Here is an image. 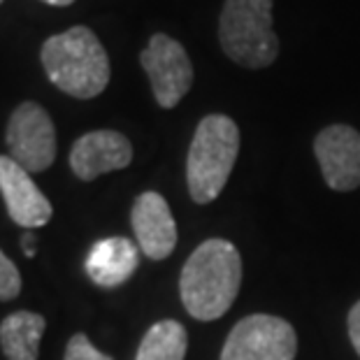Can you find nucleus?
Instances as JSON below:
<instances>
[{
    "mask_svg": "<svg viewBox=\"0 0 360 360\" xmlns=\"http://www.w3.org/2000/svg\"><path fill=\"white\" fill-rule=\"evenodd\" d=\"M10 158L26 172H44L56 160V128L42 105L24 101L12 112L5 128Z\"/></svg>",
    "mask_w": 360,
    "mask_h": 360,
    "instance_id": "6",
    "label": "nucleus"
},
{
    "mask_svg": "<svg viewBox=\"0 0 360 360\" xmlns=\"http://www.w3.org/2000/svg\"><path fill=\"white\" fill-rule=\"evenodd\" d=\"M221 49L237 65L260 70L279 56L272 28V0H226L219 17Z\"/></svg>",
    "mask_w": 360,
    "mask_h": 360,
    "instance_id": "4",
    "label": "nucleus"
},
{
    "mask_svg": "<svg viewBox=\"0 0 360 360\" xmlns=\"http://www.w3.org/2000/svg\"><path fill=\"white\" fill-rule=\"evenodd\" d=\"M140 63L147 72L151 94L163 110H172L193 86V63L186 49L165 33L151 35L140 53Z\"/></svg>",
    "mask_w": 360,
    "mask_h": 360,
    "instance_id": "7",
    "label": "nucleus"
},
{
    "mask_svg": "<svg viewBox=\"0 0 360 360\" xmlns=\"http://www.w3.org/2000/svg\"><path fill=\"white\" fill-rule=\"evenodd\" d=\"M40 60L53 86L79 101L101 96L110 84L112 70L107 51L86 26H72L51 35L42 44Z\"/></svg>",
    "mask_w": 360,
    "mask_h": 360,
    "instance_id": "2",
    "label": "nucleus"
},
{
    "mask_svg": "<svg viewBox=\"0 0 360 360\" xmlns=\"http://www.w3.org/2000/svg\"><path fill=\"white\" fill-rule=\"evenodd\" d=\"M130 224L140 249L151 260H165L177 247V224L170 205L156 191H147L137 198L130 212Z\"/></svg>",
    "mask_w": 360,
    "mask_h": 360,
    "instance_id": "11",
    "label": "nucleus"
},
{
    "mask_svg": "<svg viewBox=\"0 0 360 360\" xmlns=\"http://www.w3.org/2000/svg\"><path fill=\"white\" fill-rule=\"evenodd\" d=\"M295 328L279 316L251 314L237 323L221 349V360H295Z\"/></svg>",
    "mask_w": 360,
    "mask_h": 360,
    "instance_id": "5",
    "label": "nucleus"
},
{
    "mask_svg": "<svg viewBox=\"0 0 360 360\" xmlns=\"http://www.w3.org/2000/svg\"><path fill=\"white\" fill-rule=\"evenodd\" d=\"M63 360H114V358L103 354V351H98L84 333H77L68 342Z\"/></svg>",
    "mask_w": 360,
    "mask_h": 360,
    "instance_id": "16",
    "label": "nucleus"
},
{
    "mask_svg": "<svg viewBox=\"0 0 360 360\" xmlns=\"http://www.w3.org/2000/svg\"><path fill=\"white\" fill-rule=\"evenodd\" d=\"M314 154L333 191L349 193L360 186V133L356 128L347 124L323 128L314 140Z\"/></svg>",
    "mask_w": 360,
    "mask_h": 360,
    "instance_id": "8",
    "label": "nucleus"
},
{
    "mask_svg": "<svg viewBox=\"0 0 360 360\" xmlns=\"http://www.w3.org/2000/svg\"><path fill=\"white\" fill-rule=\"evenodd\" d=\"M21 244H24V249H26V256H28V258H33V256H35V249H33V233H26V235H24V240H21Z\"/></svg>",
    "mask_w": 360,
    "mask_h": 360,
    "instance_id": "18",
    "label": "nucleus"
},
{
    "mask_svg": "<svg viewBox=\"0 0 360 360\" xmlns=\"http://www.w3.org/2000/svg\"><path fill=\"white\" fill-rule=\"evenodd\" d=\"M21 293L19 267L0 251V302H10Z\"/></svg>",
    "mask_w": 360,
    "mask_h": 360,
    "instance_id": "15",
    "label": "nucleus"
},
{
    "mask_svg": "<svg viewBox=\"0 0 360 360\" xmlns=\"http://www.w3.org/2000/svg\"><path fill=\"white\" fill-rule=\"evenodd\" d=\"M242 283V256L228 240H207L184 263L179 295L198 321H217L231 309Z\"/></svg>",
    "mask_w": 360,
    "mask_h": 360,
    "instance_id": "1",
    "label": "nucleus"
},
{
    "mask_svg": "<svg viewBox=\"0 0 360 360\" xmlns=\"http://www.w3.org/2000/svg\"><path fill=\"white\" fill-rule=\"evenodd\" d=\"M42 3H47L51 7H68V5H72L75 0H42Z\"/></svg>",
    "mask_w": 360,
    "mask_h": 360,
    "instance_id": "19",
    "label": "nucleus"
},
{
    "mask_svg": "<svg viewBox=\"0 0 360 360\" xmlns=\"http://www.w3.org/2000/svg\"><path fill=\"white\" fill-rule=\"evenodd\" d=\"M0 3H3V0H0Z\"/></svg>",
    "mask_w": 360,
    "mask_h": 360,
    "instance_id": "20",
    "label": "nucleus"
},
{
    "mask_svg": "<svg viewBox=\"0 0 360 360\" xmlns=\"http://www.w3.org/2000/svg\"><path fill=\"white\" fill-rule=\"evenodd\" d=\"M140 267V254L135 242L128 237H107L94 244L86 256L89 279L103 288H114L126 283Z\"/></svg>",
    "mask_w": 360,
    "mask_h": 360,
    "instance_id": "12",
    "label": "nucleus"
},
{
    "mask_svg": "<svg viewBox=\"0 0 360 360\" xmlns=\"http://www.w3.org/2000/svg\"><path fill=\"white\" fill-rule=\"evenodd\" d=\"M47 328L42 314L35 311H12L0 321V349L7 360H37L40 342Z\"/></svg>",
    "mask_w": 360,
    "mask_h": 360,
    "instance_id": "13",
    "label": "nucleus"
},
{
    "mask_svg": "<svg viewBox=\"0 0 360 360\" xmlns=\"http://www.w3.org/2000/svg\"><path fill=\"white\" fill-rule=\"evenodd\" d=\"M188 333L179 321H158L142 337L135 360H184Z\"/></svg>",
    "mask_w": 360,
    "mask_h": 360,
    "instance_id": "14",
    "label": "nucleus"
},
{
    "mask_svg": "<svg viewBox=\"0 0 360 360\" xmlns=\"http://www.w3.org/2000/svg\"><path fill=\"white\" fill-rule=\"evenodd\" d=\"M240 154V128L226 114H210L195 128L186 156L188 193L198 205H210L226 188Z\"/></svg>",
    "mask_w": 360,
    "mask_h": 360,
    "instance_id": "3",
    "label": "nucleus"
},
{
    "mask_svg": "<svg viewBox=\"0 0 360 360\" xmlns=\"http://www.w3.org/2000/svg\"><path fill=\"white\" fill-rule=\"evenodd\" d=\"M0 195H3L7 214L21 228H42L51 221V202L42 193L40 186L30 179L17 160L0 156Z\"/></svg>",
    "mask_w": 360,
    "mask_h": 360,
    "instance_id": "9",
    "label": "nucleus"
},
{
    "mask_svg": "<svg viewBox=\"0 0 360 360\" xmlns=\"http://www.w3.org/2000/svg\"><path fill=\"white\" fill-rule=\"evenodd\" d=\"M347 323H349V340H351V344H354L356 354L360 356V300L351 307Z\"/></svg>",
    "mask_w": 360,
    "mask_h": 360,
    "instance_id": "17",
    "label": "nucleus"
},
{
    "mask_svg": "<svg viewBox=\"0 0 360 360\" xmlns=\"http://www.w3.org/2000/svg\"><path fill=\"white\" fill-rule=\"evenodd\" d=\"M133 160V144L117 130H91L70 149V167L75 177L94 181L107 172L124 170Z\"/></svg>",
    "mask_w": 360,
    "mask_h": 360,
    "instance_id": "10",
    "label": "nucleus"
}]
</instances>
